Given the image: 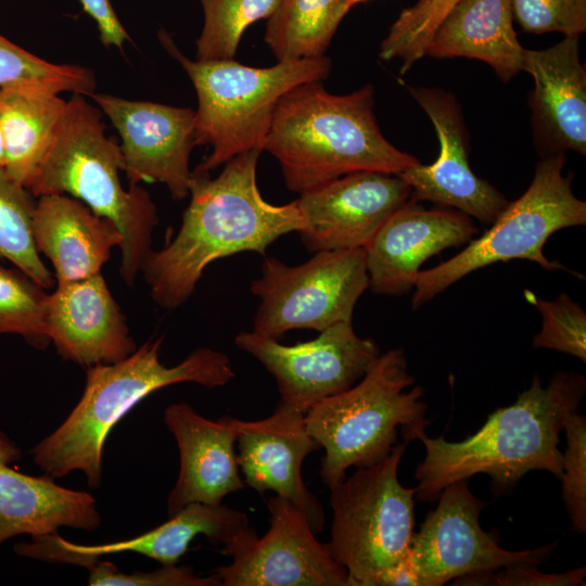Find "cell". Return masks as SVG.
<instances>
[{
    "mask_svg": "<svg viewBox=\"0 0 586 586\" xmlns=\"http://www.w3.org/2000/svg\"><path fill=\"white\" fill-rule=\"evenodd\" d=\"M260 153L235 155L215 178L200 166L192 171L179 231L152 251L141 269L158 306L183 305L211 263L241 252L265 256L277 239L302 229L296 201L275 205L262 196L256 181Z\"/></svg>",
    "mask_w": 586,
    "mask_h": 586,
    "instance_id": "obj_1",
    "label": "cell"
},
{
    "mask_svg": "<svg viewBox=\"0 0 586 586\" xmlns=\"http://www.w3.org/2000/svg\"><path fill=\"white\" fill-rule=\"evenodd\" d=\"M585 392L586 380L581 373L557 371L545 387L535 374L513 404L495 410L466 440L449 442L420 432L416 438L423 444L425 455L415 471L417 498L436 500L449 484L477 473L489 475L496 492L512 488L533 470L561 479L560 433L569 417L577 412Z\"/></svg>",
    "mask_w": 586,
    "mask_h": 586,
    "instance_id": "obj_2",
    "label": "cell"
},
{
    "mask_svg": "<svg viewBox=\"0 0 586 586\" xmlns=\"http://www.w3.org/2000/svg\"><path fill=\"white\" fill-rule=\"evenodd\" d=\"M373 95L371 85L335 95L316 80L281 97L264 151L279 162L290 191L302 194L358 171L397 175L420 163L384 138Z\"/></svg>",
    "mask_w": 586,
    "mask_h": 586,
    "instance_id": "obj_3",
    "label": "cell"
},
{
    "mask_svg": "<svg viewBox=\"0 0 586 586\" xmlns=\"http://www.w3.org/2000/svg\"><path fill=\"white\" fill-rule=\"evenodd\" d=\"M163 339L145 342L123 360L87 368L84 393L64 420L29 451L49 476L80 471L90 488L102 481V455L112 429L142 399L171 384L193 382L207 388L234 378L229 357L209 347L193 351L180 364L160 359Z\"/></svg>",
    "mask_w": 586,
    "mask_h": 586,
    "instance_id": "obj_4",
    "label": "cell"
},
{
    "mask_svg": "<svg viewBox=\"0 0 586 586\" xmlns=\"http://www.w3.org/2000/svg\"><path fill=\"white\" fill-rule=\"evenodd\" d=\"M105 130L102 111L85 95L74 93L27 189L37 198L69 195L113 222L122 235L120 276L131 286L152 252V233L158 217L146 190L123 187L122 149Z\"/></svg>",
    "mask_w": 586,
    "mask_h": 586,
    "instance_id": "obj_5",
    "label": "cell"
},
{
    "mask_svg": "<svg viewBox=\"0 0 586 586\" xmlns=\"http://www.w3.org/2000/svg\"><path fill=\"white\" fill-rule=\"evenodd\" d=\"M402 348L380 354L348 390L327 397L305 413L308 432L324 449L320 476L328 488L351 467L367 468L383 460L397 443V426L406 443L429 424L423 388Z\"/></svg>",
    "mask_w": 586,
    "mask_h": 586,
    "instance_id": "obj_6",
    "label": "cell"
},
{
    "mask_svg": "<svg viewBox=\"0 0 586 586\" xmlns=\"http://www.w3.org/2000/svg\"><path fill=\"white\" fill-rule=\"evenodd\" d=\"M160 41L179 62L198 97L194 114L195 145L212 152L199 166L211 171L235 155L264 151L276 106L292 88L329 76L327 56L278 62L270 67L247 66L232 60H190L170 36Z\"/></svg>",
    "mask_w": 586,
    "mask_h": 586,
    "instance_id": "obj_7",
    "label": "cell"
},
{
    "mask_svg": "<svg viewBox=\"0 0 586 586\" xmlns=\"http://www.w3.org/2000/svg\"><path fill=\"white\" fill-rule=\"evenodd\" d=\"M564 153L544 156L536 165L526 191L506 208L477 239L460 253L434 268L420 270L411 298L417 309L464 276L488 265L527 259L547 270L562 269L575 275L543 253L556 231L586 224V203L575 196L571 176L562 174Z\"/></svg>",
    "mask_w": 586,
    "mask_h": 586,
    "instance_id": "obj_8",
    "label": "cell"
},
{
    "mask_svg": "<svg viewBox=\"0 0 586 586\" xmlns=\"http://www.w3.org/2000/svg\"><path fill=\"white\" fill-rule=\"evenodd\" d=\"M407 444L396 443L383 460L357 468L330 488L333 520L327 545L347 571V586H375L408 555L417 487H405L397 474Z\"/></svg>",
    "mask_w": 586,
    "mask_h": 586,
    "instance_id": "obj_9",
    "label": "cell"
},
{
    "mask_svg": "<svg viewBox=\"0 0 586 586\" xmlns=\"http://www.w3.org/2000/svg\"><path fill=\"white\" fill-rule=\"evenodd\" d=\"M368 288L365 249L316 252L296 266L264 256L262 275L250 285L260 300L253 331L277 339L291 330L320 332L352 322L355 305Z\"/></svg>",
    "mask_w": 586,
    "mask_h": 586,
    "instance_id": "obj_10",
    "label": "cell"
},
{
    "mask_svg": "<svg viewBox=\"0 0 586 586\" xmlns=\"http://www.w3.org/2000/svg\"><path fill=\"white\" fill-rule=\"evenodd\" d=\"M413 533L407 560L422 586H441L459 577L494 572L515 564L538 565L552 555L557 543L534 549L507 550L480 524L485 502L461 480L446 486Z\"/></svg>",
    "mask_w": 586,
    "mask_h": 586,
    "instance_id": "obj_11",
    "label": "cell"
},
{
    "mask_svg": "<svg viewBox=\"0 0 586 586\" xmlns=\"http://www.w3.org/2000/svg\"><path fill=\"white\" fill-rule=\"evenodd\" d=\"M275 378L280 403L306 413L322 399L356 384L380 355L377 343L356 334L353 322H339L311 341L284 345L255 331L234 337Z\"/></svg>",
    "mask_w": 586,
    "mask_h": 586,
    "instance_id": "obj_12",
    "label": "cell"
},
{
    "mask_svg": "<svg viewBox=\"0 0 586 586\" xmlns=\"http://www.w3.org/2000/svg\"><path fill=\"white\" fill-rule=\"evenodd\" d=\"M270 526L258 537L249 526L222 546L232 561L215 570L222 586H347L348 574L292 501L278 495L267 501Z\"/></svg>",
    "mask_w": 586,
    "mask_h": 586,
    "instance_id": "obj_13",
    "label": "cell"
},
{
    "mask_svg": "<svg viewBox=\"0 0 586 586\" xmlns=\"http://www.w3.org/2000/svg\"><path fill=\"white\" fill-rule=\"evenodd\" d=\"M89 97L122 139L123 171L129 186L162 182L173 199L187 198L192 177L190 155L195 146V112L107 93L93 92Z\"/></svg>",
    "mask_w": 586,
    "mask_h": 586,
    "instance_id": "obj_14",
    "label": "cell"
},
{
    "mask_svg": "<svg viewBox=\"0 0 586 586\" xmlns=\"http://www.w3.org/2000/svg\"><path fill=\"white\" fill-rule=\"evenodd\" d=\"M411 199L397 175L358 171L300 194L303 227L297 233L310 252L366 249L385 220Z\"/></svg>",
    "mask_w": 586,
    "mask_h": 586,
    "instance_id": "obj_15",
    "label": "cell"
},
{
    "mask_svg": "<svg viewBox=\"0 0 586 586\" xmlns=\"http://www.w3.org/2000/svg\"><path fill=\"white\" fill-rule=\"evenodd\" d=\"M409 92L431 119L440 142L432 164L419 163L397 174L410 187L411 200L455 207L491 226L509 202L472 171L460 105L440 89L409 87Z\"/></svg>",
    "mask_w": 586,
    "mask_h": 586,
    "instance_id": "obj_16",
    "label": "cell"
},
{
    "mask_svg": "<svg viewBox=\"0 0 586 586\" xmlns=\"http://www.w3.org/2000/svg\"><path fill=\"white\" fill-rule=\"evenodd\" d=\"M237 460L245 483L264 494L272 491L296 505L317 534L324 525L320 501L303 481L305 458L321 448L308 432L305 415L285 405L258 421L234 418Z\"/></svg>",
    "mask_w": 586,
    "mask_h": 586,
    "instance_id": "obj_17",
    "label": "cell"
},
{
    "mask_svg": "<svg viewBox=\"0 0 586 586\" xmlns=\"http://www.w3.org/2000/svg\"><path fill=\"white\" fill-rule=\"evenodd\" d=\"M479 233L460 211L426 209L413 200L397 208L365 249L369 288L377 294L403 295L413 288L420 266L448 247Z\"/></svg>",
    "mask_w": 586,
    "mask_h": 586,
    "instance_id": "obj_18",
    "label": "cell"
},
{
    "mask_svg": "<svg viewBox=\"0 0 586 586\" xmlns=\"http://www.w3.org/2000/svg\"><path fill=\"white\" fill-rule=\"evenodd\" d=\"M46 324L59 355L87 368L117 362L137 348L101 272L58 284L48 294Z\"/></svg>",
    "mask_w": 586,
    "mask_h": 586,
    "instance_id": "obj_19",
    "label": "cell"
},
{
    "mask_svg": "<svg viewBox=\"0 0 586 586\" xmlns=\"http://www.w3.org/2000/svg\"><path fill=\"white\" fill-rule=\"evenodd\" d=\"M164 422L179 449V473L167 499L168 518L192 502L220 505L244 487L234 444V418L212 421L190 405L177 403L164 411Z\"/></svg>",
    "mask_w": 586,
    "mask_h": 586,
    "instance_id": "obj_20",
    "label": "cell"
},
{
    "mask_svg": "<svg viewBox=\"0 0 586 586\" xmlns=\"http://www.w3.org/2000/svg\"><path fill=\"white\" fill-rule=\"evenodd\" d=\"M578 39L564 36L549 48L525 49L523 71L534 80L532 122L536 141L547 149L544 156L586 154V68Z\"/></svg>",
    "mask_w": 586,
    "mask_h": 586,
    "instance_id": "obj_21",
    "label": "cell"
},
{
    "mask_svg": "<svg viewBox=\"0 0 586 586\" xmlns=\"http://www.w3.org/2000/svg\"><path fill=\"white\" fill-rule=\"evenodd\" d=\"M21 455L0 431V545L21 534L38 537L63 526L91 532L101 525L91 494L61 486L48 474L33 476L10 467Z\"/></svg>",
    "mask_w": 586,
    "mask_h": 586,
    "instance_id": "obj_22",
    "label": "cell"
},
{
    "mask_svg": "<svg viewBox=\"0 0 586 586\" xmlns=\"http://www.w3.org/2000/svg\"><path fill=\"white\" fill-rule=\"evenodd\" d=\"M33 234L38 252L51 262L58 284L100 273L113 247L122 243L113 222L66 194L39 196Z\"/></svg>",
    "mask_w": 586,
    "mask_h": 586,
    "instance_id": "obj_23",
    "label": "cell"
},
{
    "mask_svg": "<svg viewBox=\"0 0 586 586\" xmlns=\"http://www.w3.org/2000/svg\"><path fill=\"white\" fill-rule=\"evenodd\" d=\"M524 53L513 28L512 0H458L436 27L424 55L480 60L508 82L523 71Z\"/></svg>",
    "mask_w": 586,
    "mask_h": 586,
    "instance_id": "obj_24",
    "label": "cell"
},
{
    "mask_svg": "<svg viewBox=\"0 0 586 586\" xmlns=\"http://www.w3.org/2000/svg\"><path fill=\"white\" fill-rule=\"evenodd\" d=\"M250 526L247 515L222 504L192 502L168 521L131 539L100 545H78L52 534L62 549L100 557L119 552H135L151 558L162 565H176L187 552L191 542L203 535L213 545H226Z\"/></svg>",
    "mask_w": 586,
    "mask_h": 586,
    "instance_id": "obj_25",
    "label": "cell"
},
{
    "mask_svg": "<svg viewBox=\"0 0 586 586\" xmlns=\"http://www.w3.org/2000/svg\"><path fill=\"white\" fill-rule=\"evenodd\" d=\"M66 102L58 93L42 90L0 88L4 169L25 188H28L53 142Z\"/></svg>",
    "mask_w": 586,
    "mask_h": 586,
    "instance_id": "obj_26",
    "label": "cell"
},
{
    "mask_svg": "<svg viewBox=\"0 0 586 586\" xmlns=\"http://www.w3.org/2000/svg\"><path fill=\"white\" fill-rule=\"evenodd\" d=\"M348 0H280L267 18L264 40L278 62L324 55Z\"/></svg>",
    "mask_w": 586,
    "mask_h": 586,
    "instance_id": "obj_27",
    "label": "cell"
},
{
    "mask_svg": "<svg viewBox=\"0 0 586 586\" xmlns=\"http://www.w3.org/2000/svg\"><path fill=\"white\" fill-rule=\"evenodd\" d=\"M33 198L27 188L0 168V259L11 262L42 288L50 289L53 275L40 258L33 234Z\"/></svg>",
    "mask_w": 586,
    "mask_h": 586,
    "instance_id": "obj_28",
    "label": "cell"
},
{
    "mask_svg": "<svg viewBox=\"0 0 586 586\" xmlns=\"http://www.w3.org/2000/svg\"><path fill=\"white\" fill-rule=\"evenodd\" d=\"M95 86L90 68L51 63L0 35V88H31L58 94L67 91L89 97Z\"/></svg>",
    "mask_w": 586,
    "mask_h": 586,
    "instance_id": "obj_29",
    "label": "cell"
},
{
    "mask_svg": "<svg viewBox=\"0 0 586 586\" xmlns=\"http://www.w3.org/2000/svg\"><path fill=\"white\" fill-rule=\"evenodd\" d=\"M204 23L196 39V60H232L245 29L269 18L280 0H199Z\"/></svg>",
    "mask_w": 586,
    "mask_h": 586,
    "instance_id": "obj_30",
    "label": "cell"
},
{
    "mask_svg": "<svg viewBox=\"0 0 586 586\" xmlns=\"http://www.w3.org/2000/svg\"><path fill=\"white\" fill-rule=\"evenodd\" d=\"M44 290L20 268L0 265V334H18L28 344L44 348L51 342Z\"/></svg>",
    "mask_w": 586,
    "mask_h": 586,
    "instance_id": "obj_31",
    "label": "cell"
},
{
    "mask_svg": "<svg viewBox=\"0 0 586 586\" xmlns=\"http://www.w3.org/2000/svg\"><path fill=\"white\" fill-rule=\"evenodd\" d=\"M458 0H417L404 9L380 46L383 61L399 60L400 75L424 56L436 27Z\"/></svg>",
    "mask_w": 586,
    "mask_h": 586,
    "instance_id": "obj_32",
    "label": "cell"
},
{
    "mask_svg": "<svg viewBox=\"0 0 586 586\" xmlns=\"http://www.w3.org/2000/svg\"><path fill=\"white\" fill-rule=\"evenodd\" d=\"M53 563H66L84 566L89 572V585L92 586H219L217 573L198 576L190 566L163 565L151 572L125 573L112 562L100 557H90L54 547L51 551Z\"/></svg>",
    "mask_w": 586,
    "mask_h": 586,
    "instance_id": "obj_33",
    "label": "cell"
},
{
    "mask_svg": "<svg viewBox=\"0 0 586 586\" xmlns=\"http://www.w3.org/2000/svg\"><path fill=\"white\" fill-rule=\"evenodd\" d=\"M528 303L542 315L540 331L533 339V347L547 348L575 356L586 361V314L566 293L553 301L537 297L525 291Z\"/></svg>",
    "mask_w": 586,
    "mask_h": 586,
    "instance_id": "obj_34",
    "label": "cell"
},
{
    "mask_svg": "<svg viewBox=\"0 0 586 586\" xmlns=\"http://www.w3.org/2000/svg\"><path fill=\"white\" fill-rule=\"evenodd\" d=\"M562 453V496L575 531L586 532V418L577 412L566 420Z\"/></svg>",
    "mask_w": 586,
    "mask_h": 586,
    "instance_id": "obj_35",
    "label": "cell"
},
{
    "mask_svg": "<svg viewBox=\"0 0 586 586\" xmlns=\"http://www.w3.org/2000/svg\"><path fill=\"white\" fill-rule=\"evenodd\" d=\"M512 10L526 33L579 37L586 30V0H512Z\"/></svg>",
    "mask_w": 586,
    "mask_h": 586,
    "instance_id": "obj_36",
    "label": "cell"
},
{
    "mask_svg": "<svg viewBox=\"0 0 586 586\" xmlns=\"http://www.w3.org/2000/svg\"><path fill=\"white\" fill-rule=\"evenodd\" d=\"M585 566L563 573H543L535 564H515L494 572L459 577L454 585L581 586L585 585Z\"/></svg>",
    "mask_w": 586,
    "mask_h": 586,
    "instance_id": "obj_37",
    "label": "cell"
},
{
    "mask_svg": "<svg viewBox=\"0 0 586 586\" xmlns=\"http://www.w3.org/2000/svg\"><path fill=\"white\" fill-rule=\"evenodd\" d=\"M84 11L94 21L100 41L106 48L122 49L130 37L117 17L110 0H78Z\"/></svg>",
    "mask_w": 586,
    "mask_h": 586,
    "instance_id": "obj_38",
    "label": "cell"
},
{
    "mask_svg": "<svg viewBox=\"0 0 586 586\" xmlns=\"http://www.w3.org/2000/svg\"><path fill=\"white\" fill-rule=\"evenodd\" d=\"M422 586L415 569L408 562L407 557L382 574L375 586Z\"/></svg>",
    "mask_w": 586,
    "mask_h": 586,
    "instance_id": "obj_39",
    "label": "cell"
},
{
    "mask_svg": "<svg viewBox=\"0 0 586 586\" xmlns=\"http://www.w3.org/2000/svg\"><path fill=\"white\" fill-rule=\"evenodd\" d=\"M5 167V153H4V142H3V135L0 124V168Z\"/></svg>",
    "mask_w": 586,
    "mask_h": 586,
    "instance_id": "obj_40",
    "label": "cell"
},
{
    "mask_svg": "<svg viewBox=\"0 0 586 586\" xmlns=\"http://www.w3.org/2000/svg\"><path fill=\"white\" fill-rule=\"evenodd\" d=\"M365 1H368V0H348V7L352 9L354 5L360 3V2H365Z\"/></svg>",
    "mask_w": 586,
    "mask_h": 586,
    "instance_id": "obj_41",
    "label": "cell"
}]
</instances>
